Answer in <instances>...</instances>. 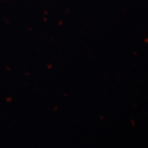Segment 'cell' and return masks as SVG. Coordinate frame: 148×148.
<instances>
[]
</instances>
